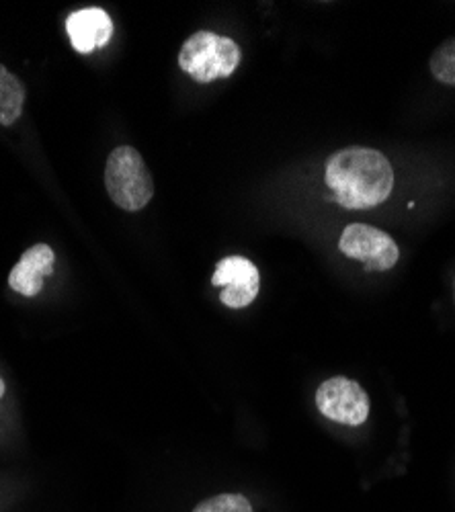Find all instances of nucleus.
Returning a JSON list of instances; mask_svg holds the SVG:
<instances>
[{
  "mask_svg": "<svg viewBox=\"0 0 455 512\" xmlns=\"http://www.w3.org/2000/svg\"><path fill=\"white\" fill-rule=\"evenodd\" d=\"M105 187L111 201L126 211H140L150 203L154 181L136 148L119 146L109 154Z\"/></svg>",
  "mask_w": 455,
  "mask_h": 512,
  "instance_id": "f03ea898",
  "label": "nucleus"
},
{
  "mask_svg": "<svg viewBox=\"0 0 455 512\" xmlns=\"http://www.w3.org/2000/svg\"><path fill=\"white\" fill-rule=\"evenodd\" d=\"M66 33L76 52L91 54L109 44V39L113 35V21L99 7L80 9L68 15Z\"/></svg>",
  "mask_w": 455,
  "mask_h": 512,
  "instance_id": "0eeeda50",
  "label": "nucleus"
},
{
  "mask_svg": "<svg viewBox=\"0 0 455 512\" xmlns=\"http://www.w3.org/2000/svg\"><path fill=\"white\" fill-rule=\"evenodd\" d=\"M54 261V250L48 244L27 248L9 275V287L25 297L37 295L44 289V277L54 273Z\"/></svg>",
  "mask_w": 455,
  "mask_h": 512,
  "instance_id": "6e6552de",
  "label": "nucleus"
},
{
  "mask_svg": "<svg viewBox=\"0 0 455 512\" xmlns=\"http://www.w3.org/2000/svg\"><path fill=\"white\" fill-rule=\"evenodd\" d=\"M25 105L23 82L0 64V125H13Z\"/></svg>",
  "mask_w": 455,
  "mask_h": 512,
  "instance_id": "1a4fd4ad",
  "label": "nucleus"
},
{
  "mask_svg": "<svg viewBox=\"0 0 455 512\" xmlns=\"http://www.w3.org/2000/svg\"><path fill=\"white\" fill-rule=\"evenodd\" d=\"M316 406L322 416L347 426H359L369 416V396L357 381L333 377L320 383Z\"/></svg>",
  "mask_w": 455,
  "mask_h": 512,
  "instance_id": "39448f33",
  "label": "nucleus"
},
{
  "mask_svg": "<svg viewBox=\"0 0 455 512\" xmlns=\"http://www.w3.org/2000/svg\"><path fill=\"white\" fill-rule=\"evenodd\" d=\"M324 179L345 209H369L390 197L394 170L382 152L353 146L328 158Z\"/></svg>",
  "mask_w": 455,
  "mask_h": 512,
  "instance_id": "f257e3e1",
  "label": "nucleus"
},
{
  "mask_svg": "<svg viewBox=\"0 0 455 512\" xmlns=\"http://www.w3.org/2000/svg\"><path fill=\"white\" fill-rule=\"evenodd\" d=\"M339 248L345 256L365 263L367 271H388L398 259V244L386 232L367 226V224H351L343 230Z\"/></svg>",
  "mask_w": 455,
  "mask_h": 512,
  "instance_id": "20e7f679",
  "label": "nucleus"
},
{
  "mask_svg": "<svg viewBox=\"0 0 455 512\" xmlns=\"http://www.w3.org/2000/svg\"><path fill=\"white\" fill-rule=\"evenodd\" d=\"M431 72L439 82L455 87V37L443 41V44L433 52Z\"/></svg>",
  "mask_w": 455,
  "mask_h": 512,
  "instance_id": "9d476101",
  "label": "nucleus"
},
{
  "mask_svg": "<svg viewBox=\"0 0 455 512\" xmlns=\"http://www.w3.org/2000/svg\"><path fill=\"white\" fill-rule=\"evenodd\" d=\"M212 285L220 287V300L232 310L251 306L261 289V275L246 256H226L214 271Z\"/></svg>",
  "mask_w": 455,
  "mask_h": 512,
  "instance_id": "423d86ee",
  "label": "nucleus"
},
{
  "mask_svg": "<svg viewBox=\"0 0 455 512\" xmlns=\"http://www.w3.org/2000/svg\"><path fill=\"white\" fill-rule=\"evenodd\" d=\"M193 512H255L251 502L240 494H220L203 500Z\"/></svg>",
  "mask_w": 455,
  "mask_h": 512,
  "instance_id": "9b49d317",
  "label": "nucleus"
},
{
  "mask_svg": "<svg viewBox=\"0 0 455 512\" xmlns=\"http://www.w3.org/2000/svg\"><path fill=\"white\" fill-rule=\"evenodd\" d=\"M5 390H7V388H5V381H3V379H0V398H3V396H5Z\"/></svg>",
  "mask_w": 455,
  "mask_h": 512,
  "instance_id": "f8f14e48",
  "label": "nucleus"
},
{
  "mask_svg": "<svg viewBox=\"0 0 455 512\" xmlns=\"http://www.w3.org/2000/svg\"><path fill=\"white\" fill-rule=\"evenodd\" d=\"M240 48L236 41L212 31L193 33L179 52V66L195 82H212L228 78L240 64Z\"/></svg>",
  "mask_w": 455,
  "mask_h": 512,
  "instance_id": "7ed1b4c3",
  "label": "nucleus"
}]
</instances>
